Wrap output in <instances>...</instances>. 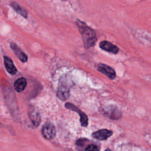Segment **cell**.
I'll return each mask as SVG.
<instances>
[{"instance_id": "cell-4", "label": "cell", "mask_w": 151, "mask_h": 151, "mask_svg": "<svg viewBox=\"0 0 151 151\" xmlns=\"http://www.w3.org/2000/svg\"><path fill=\"white\" fill-rule=\"evenodd\" d=\"M56 134V130L54 126L50 123H46L42 129V136L48 140L52 139Z\"/></svg>"}, {"instance_id": "cell-5", "label": "cell", "mask_w": 151, "mask_h": 151, "mask_svg": "<svg viewBox=\"0 0 151 151\" xmlns=\"http://www.w3.org/2000/svg\"><path fill=\"white\" fill-rule=\"evenodd\" d=\"M65 107L66 108H67L68 109L76 111L79 114L80 117V122H81V124L82 126L86 127L88 125L87 116L86 115V114L84 113H83L80 109H78V108H77L75 105H74L71 103H67L65 104Z\"/></svg>"}, {"instance_id": "cell-15", "label": "cell", "mask_w": 151, "mask_h": 151, "mask_svg": "<svg viewBox=\"0 0 151 151\" xmlns=\"http://www.w3.org/2000/svg\"><path fill=\"white\" fill-rule=\"evenodd\" d=\"M1 123H0V126H1Z\"/></svg>"}, {"instance_id": "cell-1", "label": "cell", "mask_w": 151, "mask_h": 151, "mask_svg": "<svg viewBox=\"0 0 151 151\" xmlns=\"http://www.w3.org/2000/svg\"><path fill=\"white\" fill-rule=\"evenodd\" d=\"M76 23L81 35L85 48L88 49L94 47L97 40L96 32L91 28L87 25L84 22L80 19H77Z\"/></svg>"}, {"instance_id": "cell-6", "label": "cell", "mask_w": 151, "mask_h": 151, "mask_svg": "<svg viewBox=\"0 0 151 151\" xmlns=\"http://www.w3.org/2000/svg\"><path fill=\"white\" fill-rule=\"evenodd\" d=\"M99 47L103 50L111 52L114 54H117L119 51V48L116 45L106 40L101 41L99 44Z\"/></svg>"}, {"instance_id": "cell-12", "label": "cell", "mask_w": 151, "mask_h": 151, "mask_svg": "<svg viewBox=\"0 0 151 151\" xmlns=\"http://www.w3.org/2000/svg\"><path fill=\"white\" fill-rule=\"evenodd\" d=\"M10 5L12 7V8L18 14H19L20 15H21L22 17H23L25 18H27L28 17V12L27 11L21 7L19 5H18L17 2H11L10 3Z\"/></svg>"}, {"instance_id": "cell-9", "label": "cell", "mask_w": 151, "mask_h": 151, "mask_svg": "<svg viewBox=\"0 0 151 151\" xmlns=\"http://www.w3.org/2000/svg\"><path fill=\"white\" fill-rule=\"evenodd\" d=\"M112 132L107 129H101L93 133V136L99 140H106L112 135Z\"/></svg>"}, {"instance_id": "cell-8", "label": "cell", "mask_w": 151, "mask_h": 151, "mask_svg": "<svg viewBox=\"0 0 151 151\" xmlns=\"http://www.w3.org/2000/svg\"><path fill=\"white\" fill-rule=\"evenodd\" d=\"M4 61L5 68L8 73L14 75L17 72V69L15 66L12 59L8 56H4Z\"/></svg>"}, {"instance_id": "cell-3", "label": "cell", "mask_w": 151, "mask_h": 151, "mask_svg": "<svg viewBox=\"0 0 151 151\" xmlns=\"http://www.w3.org/2000/svg\"><path fill=\"white\" fill-rule=\"evenodd\" d=\"M97 70L110 80H114L116 78V74L114 69L106 64L99 63L97 65Z\"/></svg>"}, {"instance_id": "cell-11", "label": "cell", "mask_w": 151, "mask_h": 151, "mask_svg": "<svg viewBox=\"0 0 151 151\" xmlns=\"http://www.w3.org/2000/svg\"><path fill=\"white\" fill-rule=\"evenodd\" d=\"M27 81L25 78L21 77L18 78L14 84V87L17 92H21L24 91L27 86Z\"/></svg>"}, {"instance_id": "cell-10", "label": "cell", "mask_w": 151, "mask_h": 151, "mask_svg": "<svg viewBox=\"0 0 151 151\" xmlns=\"http://www.w3.org/2000/svg\"><path fill=\"white\" fill-rule=\"evenodd\" d=\"M28 115L32 123L35 126H38L41 123V116L38 111L34 109H31L29 111Z\"/></svg>"}, {"instance_id": "cell-14", "label": "cell", "mask_w": 151, "mask_h": 151, "mask_svg": "<svg viewBox=\"0 0 151 151\" xmlns=\"http://www.w3.org/2000/svg\"><path fill=\"white\" fill-rule=\"evenodd\" d=\"M105 151H111V150H110V149H106Z\"/></svg>"}, {"instance_id": "cell-13", "label": "cell", "mask_w": 151, "mask_h": 151, "mask_svg": "<svg viewBox=\"0 0 151 151\" xmlns=\"http://www.w3.org/2000/svg\"><path fill=\"white\" fill-rule=\"evenodd\" d=\"M85 151H99L98 148L94 145H90L86 147Z\"/></svg>"}, {"instance_id": "cell-2", "label": "cell", "mask_w": 151, "mask_h": 151, "mask_svg": "<svg viewBox=\"0 0 151 151\" xmlns=\"http://www.w3.org/2000/svg\"><path fill=\"white\" fill-rule=\"evenodd\" d=\"M57 96L63 101L67 100L70 96V87L65 76L61 77L60 78L57 91Z\"/></svg>"}, {"instance_id": "cell-7", "label": "cell", "mask_w": 151, "mask_h": 151, "mask_svg": "<svg viewBox=\"0 0 151 151\" xmlns=\"http://www.w3.org/2000/svg\"><path fill=\"white\" fill-rule=\"evenodd\" d=\"M11 48L12 50L14 52L15 54L17 57L22 63H25L28 60V56L19 48L15 43L11 42L10 44Z\"/></svg>"}]
</instances>
